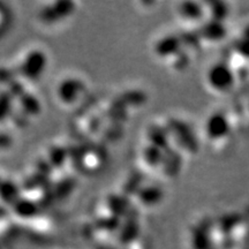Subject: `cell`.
<instances>
[{"mask_svg": "<svg viewBox=\"0 0 249 249\" xmlns=\"http://www.w3.org/2000/svg\"><path fill=\"white\" fill-rule=\"evenodd\" d=\"M50 55L44 45L30 43L18 52L15 65L18 73L28 80H38L49 67Z\"/></svg>", "mask_w": 249, "mask_h": 249, "instance_id": "obj_1", "label": "cell"}, {"mask_svg": "<svg viewBox=\"0 0 249 249\" xmlns=\"http://www.w3.org/2000/svg\"><path fill=\"white\" fill-rule=\"evenodd\" d=\"M207 82L213 91L225 92L234 85V75L226 64H213L207 71Z\"/></svg>", "mask_w": 249, "mask_h": 249, "instance_id": "obj_2", "label": "cell"}]
</instances>
